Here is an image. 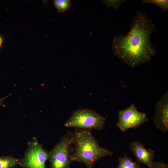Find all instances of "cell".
I'll return each instance as SVG.
<instances>
[{
  "label": "cell",
  "instance_id": "cell-7",
  "mask_svg": "<svg viewBox=\"0 0 168 168\" xmlns=\"http://www.w3.org/2000/svg\"><path fill=\"white\" fill-rule=\"evenodd\" d=\"M153 123L164 133L168 132V92L163 94L155 105Z\"/></svg>",
  "mask_w": 168,
  "mask_h": 168
},
{
  "label": "cell",
  "instance_id": "cell-6",
  "mask_svg": "<svg viewBox=\"0 0 168 168\" xmlns=\"http://www.w3.org/2000/svg\"><path fill=\"white\" fill-rule=\"evenodd\" d=\"M49 157V154L35 139L29 144L24 158L19 163L26 168H45Z\"/></svg>",
  "mask_w": 168,
  "mask_h": 168
},
{
  "label": "cell",
  "instance_id": "cell-5",
  "mask_svg": "<svg viewBox=\"0 0 168 168\" xmlns=\"http://www.w3.org/2000/svg\"><path fill=\"white\" fill-rule=\"evenodd\" d=\"M118 118L116 125L124 133L129 129L138 128L148 120L146 113L138 111L133 103L125 109L119 111Z\"/></svg>",
  "mask_w": 168,
  "mask_h": 168
},
{
  "label": "cell",
  "instance_id": "cell-12",
  "mask_svg": "<svg viewBox=\"0 0 168 168\" xmlns=\"http://www.w3.org/2000/svg\"><path fill=\"white\" fill-rule=\"evenodd\" d=\"M142 2L145 3L154 4L165 12L168 10V1L167 0H143Z\"/></svg>",
  "mask_w": 168,
  "mask_h": 168
},
{
  "label": "cell",
  "instance_id": "cell-11",
  "mask_svg": "<svg viewBox=\"0 0 168 168\" xmlns=\"http://www.w3.org/2000/svg\"><path fill=\"white\" fill-rule=\"evenodd\" d=\"M54 2L58 12H64L69 10L71 7V1L69 0H54Z\"/></svg>",
  "mask_w": 168,
  "mask_h": 168
},
{
  "label": "cell",
  "instance_id": "cell-13",
  "mask_svg": "<svg viewBox=\"0 0 168 168\" xmlns=\"http://www.w3.org/2000/svg\"><path fill=\"white\" fill-rule=\"evenodd\" d=\"M125 2V0H102L101 2L108 7H112L118 9L122 4Z\"/></svg>",
  "mask_w": 168,
  "mask_h": 168
},
{
  "label": "cell",
  "instance_id": "cell-10",
  "mask_svg": "<svg viewBox=\"0 0 168 168\" xmlns=\"http://www.w3.org/2000/svg\"><path fill=\"white\" fill-rule=\"evenodd\" d=\"M19 160L10 156L0 157V168H11L19 163Z\"/></svg>",
  "mask_w": 168,
  "mask_h": 168
},
{
  "label": "cell",
  "instance_id": "cell-14",
  "mask_svg": "<svg viewBox=\"0 0 168 168\" xmlns=\"http://www.w3.org/2000/svg\"><path fill=\"white\" fill-rule=\"evenodd\" d=\"M148 168H168V165L163 161H153Z\"/></svg>",
  "mask_w": 168,
  "mask_h": 168
},
{
  "label": "cell",
  "instance_id": "cell-1",
  "mask_svg": "<svg viewBox=\"0 0 168 168\" xmlns=\"http://www.w3.org/2000/svg\"><path fill=\"white\" fill-rule=\"evenodd\" d=\"M155 30L152 20L145 13L138 11L133 18L129 31L114 39L112 50L114 54L132 68L150 62L156 53L150 40Z\"/></svg>",
  "mask_w": 168,
  "mask_h": 168
},
{
  "label": "cell",
  "instance_id": "cell-15",
  "mask_svg": "<svg viewBox=\"0 0 168 168\" xmlns=\"http://www.w3.org/2000/svg\"><path fill=\"white\" fill-rule=\"evenodd\" d=\"M9 96V95L7 96L2 98H0V106L5 107V106L3 103V101L4 100Z\"/></svg>",
  "mask_w": 168,
  "mask_h": 168
},
{
  "label": "cell",
  "instance_id": "cell-2",
  "mask_svg": "<svg viewBox=\"0 0 168 168\" xmlns=\"http://www.w3.org/2000/svg\"><path fill=\"white\" fill-rule=\"evenodd\" d=\"M113 153L101 147L93 136L91 129L77 128L71 155L72 161L84 163L87 168H92L95 163Z\"/></svg>",
  "mask_w": 168,
  "mask_h": 168
},
{
  "label": "cell",
  "instance_id": "cell-3",
  "mask_svg": "<svg viewBox=\"0 0 168 168\" xmlns=\"http://www.w3.org/2000/svg\"><path fill=\"white\" fill-rule=\"evenodd\" d=\"M106 118L90 109H79L73 113L65 124L66 127L102 130L104 128Z\"/></svg>",
  "mask_w": 168,
  "mask_h": 168
},
{
  "label": "cell",
  "instance_id": "cell-8",
  "mask_svg": "<svg viewBox=\"0 0 168 168\" xmlns=\"http://www.w3.org/2000/svg\"><path fill=\"white\" fill-rule=\"evenodd\" d=\"M130 146L137 162L150 167L155 157L154 151L150 149H146L143 143L139 141L132 142Z\"/></svg>",
  "mask_w": 168,
  "mask_h": 168
},
{
  "label": "cell",
  "instance_id": "cell-9",
  "mask_svg": "<svg viewBox=\"0 0 168 168\" xmlns=\"http://www.w3.org/2000/svg\"><path fill=\"white\" fill-rule=\"evenodd\" d=\"M117 168H141L139 163L134 161L124 153L123 157L119 158Z\"/></svg>",
  "mask_w": 168,
  "mask_h": 168
},
{
  "label": "cell",
  "instance_id": "cell-16",
  "mask_svg": "<svg viewBox=\"0 0 168 168\" xmlns=\"http://www.w3.org/2000/svg\"><path fill=\"white\" fill-rule=\"evenodd\" d=\"M3 39L2 36H0V49L3 42Z\"/></svg>",
  "mask_w": 168,
  "mask_h": 168
},
{
  "label": "cell",
  "instance_id": "cell-4",
  "mask_svg": "<svg viewBox=\"0 0 168 168\" xmlns=\"http://www.w3.org/2000/svg\"><path fill=\"white\" fill-rule=\"evenodd\" d=\"M74 133L68 131L49 154L51 168H69Z\"/></svg>",
  "mask_w": 168,
  "mask_h": 168
}]
</instances>
